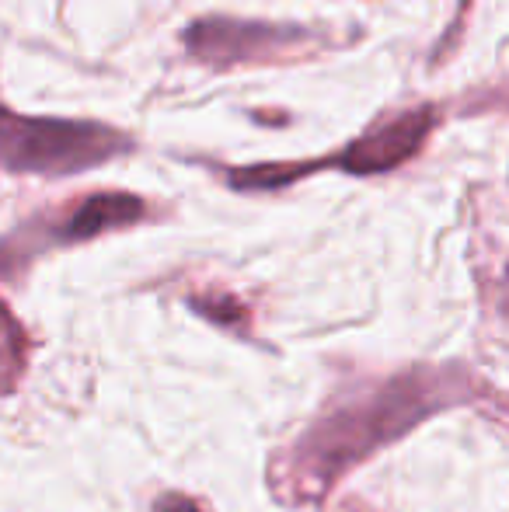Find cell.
Here are the masks:
<instances>
[{
  "mask_svg": "<svg viewBox=\"0 0 509 512\" xmlns=\"http://www.w3.org/2000/svg\"><path fill=\"white\" fill-rule=\"evenodd\" d=\"M443 380L429 377H398L381 391H374L360 405L339 408L318 422L297 450V474L311 478L318 488L339 478L346 467L360 464L367 453L384 446L387 439L412 429L433 405H440Z\"/></svg>",
  "mask_w": 509,
  "mask_h": 512,
  "instance_id": "6da1fadb",
  "label": "cell"
},
{
  "mask_svg": "<svg viewBox=\"0 0 509 512\" xmlns=\"http://www.w3.org/2000/svg\"><path fill=\"white\" fill-rule=\"evenodd\" d=\"M129 150V136L102 122L32 119L0 108V168L14 175H77Z\"/></svg>",
  "mask_w": 509,
  "mask_h": 512,
  "instance_id": "7a4b0ae2",
  "label": "cell"
},
{
  "mask_svg": "<svg viewBox=\"0 0 509 512\" xmlns=\"http://www.w3.org/2000/svg\"><path fill=\"white\" fill-rule=\"evenodd\" d=\"M192 56L213 67H241V63H283L314 49V35L304 28H279L241 18H203L185 32Z\"/></svg>",
  "mask_w": 509,
  "mask_h": 512,
  "instance_id": "3957f363",
  "label": "cell"
},
{
  "mask_svg": "<svg viewBox=\"0 0 509 512\" xmlns=\"http://www.w3.org/2000/svg\"><path fill=\"white\" fill-rule=\"evenodd\" d=\"M436 126V108H412L401 112L394 119L381 122L377 129L363 133L360 140H353L346 147V154L339 157V168L349 175H387V171L401 168L405 161H412L422 150L426 136Z\"/></svg>",
  "mask_w": 509,
  "mask_h": 512,
  "instance_id": "277c9868",
  "label": "cell"
},
{
  "mask_svg": "<svg viewBox=\"0 0 509 512\" xmlns=\"http://www.w3.org/2000/svg\"><path fill=\"white\" fill-rule=\"evenodd\" d=\"M143 216H147L143 199L126 196V192H98V196L84 199L81 206H74V213L63 220L60 237L63 241H88V237H98L105 230L129 227Z\"/></svg>",
  "mask_w": 509,
  "mask_h": 512,
  "instance_id": "5b68a950",
  "label": "cell"
},
{
  "mask_svg": "<svg viewBox=\"0 0 509 512\" xmlns=\"http://www.w3.org/2000/svg\"><path fill=\"white\" fill-rule=\"evenodd\" d=\"M157 512H199V506L192 499H185V495H164L157 502Z\"/></svg>",
  "mask_w": 509,
  "mask_h": 512,
  "instance_id": "8992f818",
  "label": "cell"
},
{
  "mask_svg": "<svg viewBox=\"0 0 509 512\" xmlns=\"http://www.w3.org/2000/svg\"><path fill=\"white\" fill-rule=\"evenodd\" d=\"M0 321H11V317H7V314H4V307H0Z\"/></svg>",
  "mask_w": 509,
  "mask_h": 512,
  "instance_id": "52a82bcc",
  "label": "cell"
}]
</instances>
